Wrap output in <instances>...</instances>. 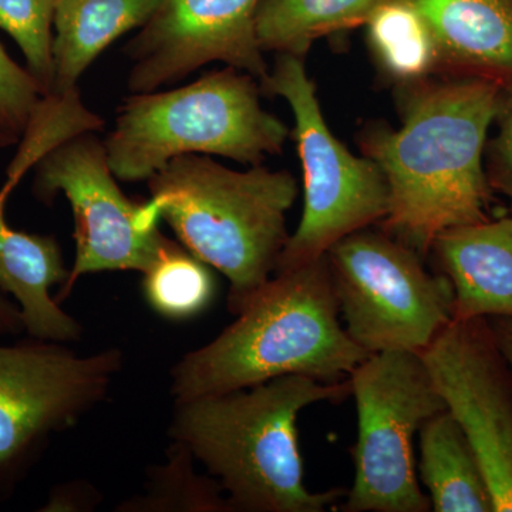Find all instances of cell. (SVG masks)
Here are the masks:
<instances>
[{
    "mask_svg": "<svg viewBox=\"0 0 512 512\" xmlns=\"http://www.w3.org/2000/svg\"><path fill=\"white\" fill-rule=\"evenodd\" d=\"M429 256L454 291V319L512 318V215L446 229Z\"/></svg>",
    "mask_w": 512,
    "mask_h": 512,
    "instance_id": "4fadbf2b",
    "label": "cell"
},
{
    "mask_svg": "<svg viewBox=\"0 0 512 512\" xmlns=\"http://www.w3.org/2000/svg\"><path fill=\"white\" fill-rule=\"evenodd\" d=\"M326 259L346 332L369 355L421 353L454 319L447 276L380 227L340 239Z\"/></svg>",
    "mask_w": 512,
    "mask_h": 512,
    "instance_id": "52a82bcc",
    "label": "cell"
},
{
    "mask_svg": "<svg viewBox=\"0 0 512 512\" xmlns=\"http://www.w3.org/2000/svg\"><path fill=\"white\" fill-rule=\"evenodd\" d=\"M208 266L184 245L167 238L153 264L143 272V293L150 308L175 322L207 311L215 296L214 276Z\"/></svg>",
    "mask_w": 512,
    "mask_h": 512,
    "instance_id": "ffe728a7",
    "label": "cell"
},
{
    "mask_svg": "<svg viewBox=\"0 0 512 512\" xmlns=\"http://www.w3.org/2000/svg\"><path fill=\"white\" fill-rule=\"evenodd\" d=\"M238 318L174 366L177 402L248 389L282 376L348 379L367 356L340 323L326 255L276 272Z\"/></svg>",
    "mask_w": 512,
    "mask_h": 512,
    "instance_id": "3957f363",
    "label": "cell"
},
{
    "mask_svg": "<svg viewBox=\"0 0 512 512\" xmlns=\"http://www.w3.org/2000/svg\"><path fill=\"white\" fill-rule=\"evenodd\" d=\"M104 143L92 133L59 144L35 164L33 194L50 204L63 192L72 205L76 256L56 301L62 302L83 275L144 271L167 238L151 201L134 202L117 185Z\"/></svg>",
    "mask_w": 512,
    "mask_h": 512,
    "instance_id": "30bf717a",
    "label": "cell"
},
{
    "mask_svg": "<svg viewBox=\"0 0 512 512\" xmlns=\"http://www.w3.org/2000/svg\"><path fill=\"white\" fill-rule=\"evenodd\" d=\"M163 0H56L53 83L47 96L77 89L87 67L119 37L143 28Z\"/></svg>",
    "mask_w": 512,
    "mask_h": 512,
    "instance_id": "2e32d148",
    "label": "cell"
},
{
    "mask_svg": "<svg viewBox=\"0 0 512 512\" xmlns=\"http://www.w3.org/2000/svg\"><path fill=\"white\" fill-rule=\"evenodd\" d=\"M419 477L436 512H494L493 495L466 433L448 410L421 426Z\"/></svg>",
    "mask_w": 512,
    "mask_h": 512,
    "instance_id": "e0dca14e",
    "label": "cell"
},
{
    "mask_svg": "<svg viewBox=\"0 0 512 512\" xmlns=\"http://www.w3.org/2000/svg\"><path fill=\"white\" fill-rule=\"evenodd\" d=\"M147 181L161 220L228 279V308L238 315L276 272L289 238L286 214L298 197L295 177L262 165L235 171L188 154Z\"/></svg>",
    "mask_w": 512,
    "mask_h": 512,
    "instance_id": "277c9868",
    "label": "cell"
},
{
    "mask_svg": "<svg viewBox=\"0 0 512 512\" xmlns=\"http://www.w3.org/2000/svg\"><path fill=\"white\" fill-rule=\"evenodd\" d=\"M43 92L28 69L20 67L0 43V128L18 143L33 119Z\"/></svg>",
    "mask_w": 512,
    "mask_h": 512,
    "instance_id": "cb8c5ba5",
    "label": "cell"
},
{
    "mask_svg": "<svg viewBox=\"0 0 512 512\" xmlns=\"http://www.w3.org/2000/svg\"><path fill=\"white\" fill-rule=\"evenodd\" d=\"M500 89L497 80L460 74L399 86L402 128L363 131V154L389 184L379 227L423 258L446 229L491 220L483 157Z\"/></svg>",
    "mask_w": 512,
    "mask_h": 512,
    "instance_id": "6da1fadb",
    "label": "cell"
},
{
    "mask_svg": "<svg viewBox=\"0 0 512 512\" xmlns=\"http://www.w3.org/2000/svg\"><path fill=\"white\" fill-rule=\"evenodd\" d=\"M261 0H163L124 47L130 60L128 90L156 92L205 64L227 63L259 83L268 76L256 37Z\"/></svg>",
    "mask_w": 512,
    "mask_h": 512,
    "instance_id": "7c38bea8",
    "label": "cell"
},
{
    "mask_svg": "<svg viewBox=\"0 0 512 512\" xmlns=\"http://www.w3.org/2000/svg\"><path fill=\"white\" fill-rule=\"evenodd\" d=\"M384 0H261L255 28L264 52L305 57L313 43L365 26Z\"/></svg>",
    "mask_w": 512,
    "mask_h": 512,
    "instance_id": "ac0fdd59",
    "label": "cell"
},
{
    "mask_svg": "<svg viewBox=\"0 0 512 512\" xmlns=\"http://www.w3.org/2000/svg\"><path fill=\"white\" fill-rule=\"evenodd\" d=\"M12 144H15V141L0 128V147L12 146Z\"/></svg>",
    "mask_w": 512,
    "mask_h": 512,
    "instance_id": "83f0119b",
    "label": "cell"
},
{
    "mask_svg": "<svg viewBox=\"0 0 512 512\" xmlns=\"http://www.w3.org/2000/svg\"><path fill=\"white\" fill-rule=\"evenodd\" d=\"M436 40L441 74L512 79V0H402Z\"/></svg>",
    "mask_w": 512,
    "mask_h": 512,
    "instance_id": "9a60e30c",
    "label": "cell"
},
{
    "mask_svg": "<svg viewBox=\"0 0 512 512\" xmlns=\"http://www.w3.org/2000/svg\"><path fill=\"white\" fill-rule=\"evenodd\" d=\"M56 0H0V28L13 37L42 87L43 97L53 83V18Z\"/></svg>",
    "mask_w": 512,
    "mask_h": 512,
    "instance_id": "603a6c76",
    "label": "cell"
},
{
    "mask_svg": "<svg viewBox=\"0 0 512 512\" xmlns=\"http://www.w3.org/2000/svg\"><path fill=\"white\" fill-rule=\"evenodd\" d=\"M259 86L261 93L282 97L291 107L303 171L301 222L276 266V272H284L322 258L353 232L379 225L389 214L390 191L372 158L353 156L333 136L302 57L278 55Z\"/></svg>",
    "mask_w": 512,
    "mask_h": 512,
    "instance_id": "8992f818",
    "label": "cell"
},
{
    "mask_svg": "<svg viewBox=\"0 0 512 512\" xmlns=\"http://www.w3.org/2000/svg\"><path fill=\"white\" fill-rule=\"evenodd\" d=\"M367 45L380 72L397 86L440 76L436 40L420 13L402 0H384L366 23Z\"/></svg>",
    "mask_w": 512,
    "mask_h": 512,
    "instance_id": "d6986e66",
    "label": "cell"
},
{
    "mask_svg": "<svg viewBox=\"0 0 512 512\" xmlns=\"http://www.w3.org/2000/svg\"><path fill=\"white\" fill-rule=\"evenodd\" d=\"M123 353L77 356L64 343L30 338L0 346V501L39 460L53 434L104 399Z\"/></svg>",
    "mask_w": 512,
    "mask_h": 512,
    "instance_id": "9c48e42d",
    "label": "cell"
},
{
    "mask_svg": "<svg viewBox=\"0 0 512 512\" xmlns=\"http://www.w3.org/2000/svg\"><path fill=\"white\" fill-rule=\"evenodd\" d=\"M420 355L476 451L494 512H512V367L488 319L451 320Z\"/></svg>",
    "mask_w": 512,
    "mask_h": 512,
    "instance_id": "8fae6325",
    "label": "cell"
},
{
    "mask_svg": "<svg viewBox=\"0 0 512 512\" xmlns=\"http://www.w3.org/2000/svg\"><path fill=\"white\" fill-rule=\"evenodd\" d=\"M22 330L25 328H23L19 306L10 302L6 298V293L0 291V335H6V333L16 335Z\"/></svg>",
    "mask_w": 512,
    "mask_h": 512,
    "instance_id": "484cf974",
    "label": "cell"
},
{
    "mask_svg": "<svg viewBox=\"0 0 512 512\" xmlns=\"http://www.w3.org/2000/svg\"><path fill=\"white\" fill-rule=\"evenodd\" d=\"M103 127V120L87 110L79 90L64 96H45L30 120L18 154L8 170L6 187L15 190L29 168L35 167L50 150L79 134L93 133Z\"/></svg>",
    "mask_w": 512,
    "mask_h": 512,
    "instance_id": "44dd1931",
    "label": "cell"
},
{
    "mask_svg": "<svg viewBox=\"0 0 512 512\" xmlns=\"http://www.w3.org/2000/svg\"><path fill=\"white\" fill-rule=\"evenodd\" d=\"M490 328L493 330L495 342L498 348L508 360L512 367V318H503V316H494L487 318Z\"/></svg>",
    "mask_w": 512,
    "mask_h": 512,
    "instance_id": "4316f807",
    "label": "cell"
},
{
    "mask_svg": "<svg viewBox=\"0 0 512 512\" xmlns=\"http://www.w3.org/2000/svg\"><path fill=\"white\" fill-rule=\"evenodd\" d=\"M12 190L0 188V291L15 298L29 338L46 342H76L79 323L50 296L55 285H64L62 249L53 235L28 234L6 221L5 207Z\"/></svg>",
    "mask_w": 512,
    "mask_h": 512,
    "instance_id": "5bb4252c",
    "label": "cell"
},
{
    "mask_svg": "<svg viewBox=\"0 0 512 512\" xmlns=\"http://www.w3.org/2000/svg\"><path fill=\"white\" fill-rule=\"evenodd\" d=\"M494 121L497 123L498 133L485 146V175L491 190L501 192L510 200L512 210V79L501 83Z\"/></svg>",
    "mask_w": 512,
    "mask_h": 512,
    "instance_id": "d4e9b609",
    "label": "cell"
},
{
    "mask_svg": "<svg viewBox=\"0 0 512 512\" xmlns=\"http://www.w3.org/2000/svg\"><path fill=\"white\" fill-rule=\"evenodd\" d=\"M350 396L349 377L325 383L309 376L181 400L170 436L218 478L232 511L323 512L346 488L312 493L303 481L298 417L312 404Z\"/></svg>",
    "mask_w": 512,
    "mask_h": 512,
    "instance_id": "7a4b0ae2",
    "label": "cell"
},
{
    "mask_svg": "<svg viewBox=\"0 0 512 512\" xmlns=\"http://www.w3.org/2000/svg\"><path fill=\"white\" fill-rule=\"evenodd\" d=\"M171 461L157 468L150 494L127 504L123 510L133 511H201L229 512L228 498L218 481L200 477L191 470L192 456L174 443Z\"/></svg>",
    "mask_w": 512,
    "mask_h": 512,
    "instance_id": "7402d4cb",
    "label": "cell"
},
{
    "mask_svg": "<svg viewBox=\"0 0 512 512\" xmlns=\"http://www.w3.org/2000/svg\"><path fill=\"white\" fill-rule=\"evenodd\" d=\"M258 83L228 66L168 92L131 94L104 141L111 171L119 180L141 181L188 154L252 167L281 154L291 133L261 106Z\"/></svg>",
    "mask_w": 512,
    "mask_h": 512,
    "instance_id": "5b68a950",
    "label": "cell"
},
{
    "mask_svg": "<svg viewBox=\"0 0 512 512\" xmlns=\"http://www.w3.org/2000/svg\"><path fill=\"white\" fill-rule=\"evenodd\" d=\"M357 412L352 453L355 477L340 510L429 512L414 458V436L430 417L447 409L420 353L367 356L350 373Z\"/></svg>",
    "mask_w": 512,
    "mask_h": 512,
    "instance_id": "ba28073f",
    "label": "cell"
}]
</instances>
